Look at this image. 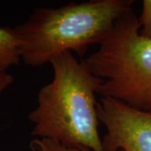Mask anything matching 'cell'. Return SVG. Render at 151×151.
I'll return each instance as SVG.
<instances>
[{
	"label": "cell",
	"instance_id": "6da1fadb",
	"mask_svg": "<svg viewBox=\"0 0 151 151\" xmlns=\"http://www.w3.org/2000/svg\"><path fill=\"white\" fill-rule=\"evenodd\" d=\"M50 64L53 80L40 88L37 107L28 117L34 124L31 134L66 147L104 151L96 98L103 80L69 51L55 57Z\"/></svg>",
	"mask_w": 151,
	"mask_h": 151
},
{
	"label": "cell",
	"instance_id": "7a4b0ae2",
	"mask_svg": "<svg viewBox=\"0 0 151 151\" xmlns=\"http://www.w3.org/2000/svg\"><path fill=\"white\" fill-rule=\"evenodd\" d=\"M133 4V0H90L36 9L14 28L20 57L26 65L40 66L66 51L82 56L91 45L103 43Z\"/></svg>",
	"mask_w": 151,
	"mask_h": 151
},
{
	"label": "cell",
	"instance_id": "3957f363",
	"mask_svg": "<svg viewBox=\"0 0 151 151\" xmlns=\"http://www.w3.org/2000/svg\"><path fill=\"white\" fill-rule=\"evenodd\" d=\"M132 9L119 18L97 51L84 62L103 79L97 94L141 111L151 110V40L139 34Z\"/></svg>",
	"mask_w": 151,
	"mask_h": 151
},
{
	"label": "cell",
	"instance_id": "277c9868",
	"mask_svg": "<svg viewBox=\"0 0 151 151\" xmlns=\"http://www.w3.org/2000/svg\"><path fill=\"white\" fill-rule=\"evenodd\" d=\"M97 109L107 129L103 150L151 151V110L141 111L111 97H102Z\"/></svg>",
	"mask_w": 151,
	"mask_h": 151
},
{
	"label": "cell",
	"instance_id": "5b68a950",
	"mask_svg": "<svg viewBox=\"0 0 151 151\" xmlns=\"http://www.w3.org/2000/svg\"><path fill=\"white\" fill-rule=\"evenodd\" d=\"M21 59L14 29L0 28V73L16 65Z\"/></svg>",
	"mask_w": 151,
	"mask_h": 151
},
{
	"label": "cell",
	"instance_id": "8992f818",
	"mask_svg": "<svg viewBox=\"0 0 151 151\" xmlns=\"http://www.w3.org/2000/svg\"><path fill=\"white\" fill-rule=\"evenodd\" d=\"M29 146L32 151H92L85 148L66 147L54 140L38 138L32 139L29 144Z\"/></svg>",
	"mask_w": 151,
	"mask_h": 151
},
{
	"label": "cell",
	"instance_id": "52a82bcc",
	"mask_svg": "<svg viewBox=\"0 0 151 151\" xmlns=\"http://www.w3.org/2000/svg\"><path fill=\"white\" fill-rule=\"evenodd\" d=\"M139 34L142 37L151 40V0L143 1V10L139 18Z\"/></svg>",
	"mask_w": 151,
	"mask_h": 151
},
{
	"label": "cell",
	"instance_id": "ba28073f",
	"mask_svg": "<svg viewBox=\"0 0 151 151\" xmlns=\"http://www.w3.org/2000/svg\"><path fill=\"white\" fill-rule=\"evenodd\" d=\"M14 82V77L7 72L0 73V93L4 92L7 87Z\"/></svg>",
	"mask_w": 151,
	"mask_h": 151
}]
</instances>
